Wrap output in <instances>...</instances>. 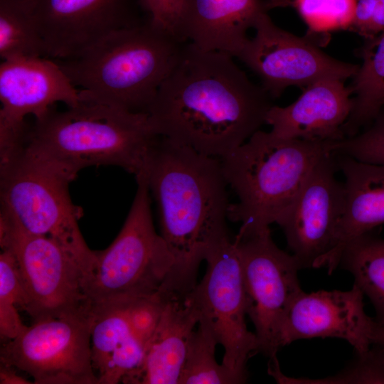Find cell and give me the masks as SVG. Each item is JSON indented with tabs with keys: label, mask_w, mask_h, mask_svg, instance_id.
I'll return each mask as SVG.
<instances>
[{
	"label": "cell",
	"mask_w": 384,
	"mask_h": 384,
	"mask_svg": "<svg viewBox=\"0 0 384 384\" xmlns=\"http://www.w3.org/2000/svg\"><path fill=\"white\" fill-rule=\"evenodd\" d=\"M233 58L186 43L147 112L154 132L222 159L260 130L272 97Z\"/></svg>",
	"instance_id": "cell-1"
},
{
	"label": "cell",
	"mask_w": 384,
	"mask_h": 384,
	"mask_svg": "<svg viewBox=\"0 0 384 384\" xmlns=\"http://www.w3.org/2000/svg\"><path fill=\"white\" fill-rule=\"evenodd\" d=\"M144 175L157 203L160 235L174 258L159 292L184 297L197 284L201 262L229 238L221 160L159 136Z\"/></svg>",
	"instance_id": "cell-2"
},
{
	"label": "cell",
	"mask_w": 384,
	"mask_h": 384,
	"mask_svg": "<svg viewBox=\"0 0 384 384\" xmlns=\"http://www.w3.org/2000/svg\"><path fill=\"white\" fill-rule=\"evenodd\" d=\"M147 113H134L81 100L35 119L23 153L72 181L92 166H119L138 178L145 174L158 138Z\"/></svg>",
	"instance_id": "cell-3"
},
{
	"label": "cell",
	"mask_w": 384,
	"mask_h": 384,
	"mask_svg": "<svg viewBox=\"0 0 384 384\" xmlns=\"http://www.w3.org/2000/svg\"><path fill=\"white\" fill-rule=\"evenodd\" d=\"M186 43L146 18L55 60L79 90L81 100L147 113Z\"/></svg>",
	"instance_id": "cell-4"
},
{
	"label": "cell",
	"mask_w": 384,
	"mask_h": 384,
	"mask_svg": "<svg viewBox=\"0 0 384 384\" xmlns=\"http://www.w3.org/2000/svg\"><path fill=\"white\" fill-rule=\"evenodd\" d=\"M335 142L282 139L258 130L221 160L238 201L228 219L240 223L236 238L269 228L291 204L307 176Z\"/></svg>",
	"instance_id": "cell-5"
},
{
	"label": "cell",
	"mask_w": 384,
	"mask_h": 384,
	"mask_svg": "<svg viewBox=\"0 0 384 384\" xmlns=\"http://www.w3.org/2000/svg\"><path fill=\"white\" fill-rule=\"evenodd\" d=\"M136 180L137 192L122 229L108 247L95 251L92 269L82 281L92 305L151 296L173 267V256L154 229L146 176Z\"/></svg>",
	"instance_id": "cell-6"
},
{
	"label": "cell",
	"mask_w": 384,
	"mask_h": 384,
	"mask_svg": "<svg viewBox=\"0 0 384 384\" xmlns=\"http://www.w3.org/2000/svg\"><path fill=\"white\" fill-rule=\"evenodd\" d=\"M71 181L22 151L0 164V213L28 233L48 236L90 274L95 261L80 232L82 208L70 196Z\"/></svg>",
	"instance_id": "cell-7"
},
{
	"label": "cell",
	"mask_w": 384,
	"mask_h": 384,
	"mask_svg": "<svg viewBox=\"0 0 384 384\" xmlns=\"http://www.w3.org/2000/svg\"><path fill=\"white\" fill-rule=\"evenodd\" d=\"M0 246L14 255L26 294L23 309L33 322L90 316L83 273L55 240L27 233L0 213Z\"/></svg>",
	"instance_id": "cell-8"
},
{
	"label": "cell",
	"mask_w": 384,
	"mask_h": 384,
	"mask_svg": "<svg viewBox=\"0 0 384 384\" xmlns=\"http://www.w3.org/2000/svg\"><path fill=\"white\" fill-rule=\"evenodd\" d=\"M240 261L247 315L255 329L260 352L277 356L279 334L287 309L302 291L292 254L274 242L269 228L234 239Z\"/></svg>",
	"instance_id": "cell-9"
},
{
	"label": "cell",
	"mask_w": 384,
	"mask_h": 384,
	"mask_svg": "<svg viewBox=\"0 0 384 384\" xmlns=\"http://www.w3.org/2000/svg\"><path fill=\"white\" fill-rule=\"evenodd\" d=\"M90 322V315L33 322L1 348V363L27 373L36 384H99Z\"/></svg>",
	"instance_id": "cell-10"
},
{
	"label": "cell",
	"mask_w": 384,
	"mask_h": 384,
	"mask_svg": "<svg viewBox=\"0 0 384 384\" xmlns=\"http://www.w3.org/2000/svg\"><path fill=\"white\" fill-rule=\"evenodd\" d=\"M238 55L261 81L272 97L289 86L304 88L326 79L345 81L353 78L358 65L335 59L323 52L309 37H299L278 27L262 13Z\"/></svg>",
	"instance_id": "cell-11"
},
{
	"label": "cell",
	"mask_w": 384,
	"mask_h": 384,
	"mask_svg": "<svg viewBox=\"0 0 384 384\" xmlns=\"http://www.w3.org/2000/svg\"><path fill=\"white\" fill-rule=\"evenodd\" d=\"M203 278L188 293L224 348L222 363L247 373V362L260 352L255 333L246 325V298L242 268L234 241H223L206 259Z\"/></svg>",
	"instance_id": "cell-12"
},
{
	"label": "cell",
	"mask_w": 384,
	"mask_h": 384,
	"mask_svg": "<svg viewBox=\"0 0 384 384\" xmlns=\"http://www.w3.org/2000/svg\"><path fill=\"white\" fill-rule=\"evenodd\" d=\"M0 154L7 156L24 144L26 116L39 118L58 102L74 107L81 97L55 60L18 57L0 64Z\"/></svg>",
	"instance_id": "cell-13"
},
{
	"label": "cell",
	"mask_w": 384,
	"mask_h": 384,
	"mask_svg": "<svg viewBox=\"0 0 384 384\" xmlns=\"http://www.w3.org/2000/svg\"><path fill=\"white\" fill-rule=\"evenodd\" d=\"M338 171L335 154L324 155L275 223L301 269L321 267L333 247L345 207L344 183L337 178Z\"/></svg>",
	"instance_id": "cell-14"
},
{
	"label": "cell",
	"mask_w": 384,
	"mask_h": 384,
	"mask_svg": "<svg viewBox=\"0 0 384 384\" xmlns=\"http://www.w3.org/2000/svg\"><path fill=\"white\" fill-rule=\"evenodd\" d=\"M47 58L72 57L147 17L139 0H31Z\"/></svg>",
	"instance_id": "cell-15"
},
{
	"label": "cell",
	"mask_w": 384,
	"mask_h": 384,
	"mask_svg": "<svg viewBox=\"0 0 384 384\" xmlns=\"http://www.w3.org/2000/svg\"><path fill=\"white\" fill-rule=\"evenodd\" d=\"M363 297L355 284L346 291L302 290L282 321L280 348L301 339L336 338L349 343L358 354L367 352L372 346L377 322L366 313Z\"/></svg>",
	"instance_id": "cell-16"
},
{
	"label": "cell",
	"mask_w": 384,
	"mask_h": 384,
	"mask_svg": "<svg viewBox=\"0 0 384 384\" xmlns=\"http://www.w3.org/2000/svg\"><path fill=\"white\" fill-rule=\"evenodd\" d=\"M352 91L344 81L326 79L304 88L292 104L272 105L265 123L276 137L306 142H337L345 138L343 125L353 105Z\"/></svg>",
	"instance_id": "cell-17"
},
{
	"label": "cell",
	"mask_w": 384,
	"mask_h": 384,
	"mask_svg": "<svg viewBox=\"0 0 384 384\" xmlns=\"http://www.w3.org/2000/svg\"><path fill=\"white\" fill-rule=\"evenodd\" d=\"M267 10L265 0H183L178 36L202 50L237 58L248 30Z\"/></svg>",
	"instance_id": "cell-18"
},
{
	"label": "cell",
	"mask_w": 384,
	"mask_h": 384,
	"mask_svg": "<svg viewBox=\"0 0 384 384\" xmlns=\"http://www.w3.org/2000/svg\"><path fill=\"white\" fill-rule=\"evenodd\" d=\"M334 154L344 177L345 207L333 247L321 265L329 273L338 267L341 252L349 241L384 225V164Z\"/></svg>",
	"instance_id": "cell-19"
},
{
	"label": "cell",
	"mask_w": 384,
	"mask_h": 384,
	"mask_svg": "<svg viewBox=\"0 0 384 384\" xmlns=\"http://www.w3.org/2000/svg\"><path fill=\"white\" fill-rule=\"evenodd\" d=\"M200 312L188 294L167 298L139 367L124 383L178 384Z\"/></svg>",
	"instance_id": "cell-20"
},
{
	"label": "cell",
	"mask_w": 384,
	"mask_h": 384,
	"mask_svg": "<svg viewBox=\"0 0 384 384\" xmlns=\"http://www.w3.org/2000/svg\"><path fill=\"white\" fill-rule=\"evenodd\" d=\"M130 302L92 306L91 354L99 384L123 382L142 362L146 346L132 331Z\"/></svg>",
	"instance_id": "cell-21"
},
{
	"label": "cell",
	"mask_w": 384,
	"mask_h": 384,
	"mask_svg": "<svg viewBox=\"0 0 384 384\" xmlns=\"http://www.w3.org/2000/svg\"><path fill=\"white\" fill-rule=\"evenodd\" d=\"M358 54L362 63L349 87L353 105L342 127L345 137L359 132L384 107V31L366 39Z\"/></svg>",
	"instance_id": "cell-22"
},
{
	"label": "cell",
	"mask_w": 384,
	"mask_h": 384,
	"mask_svg": "<svg viewBox=\"0 0 384 384\" xmlns=\"http://www.w3.org/2000/svg\"><path fill=\"white\" fill-rule=\"evenodd\" d=\"M375 230L362 234L344 247L340 266L349 272L356 284L371 302L375 321L384 324V238Z\"/></svg>",
	"instance_id": "cell-23"
},
{
	"label": "cell",
	"mask_w": 384,
	"mask_h": 384,
	"mask_svg": "<svg viewBox=\"0 0 384 384\" xmlns=\"http://www.w3.org/2000/svg\"><path fill=\"white\" fill-rule=\"evenodd\" d=\"M0 57H46L31 0H0Z\"/></svg>",
	"instance_id": "cell-24"
},
{
	"label": "cell",
	"mask_w": 384,
	"mask_h": 384,
	"mask_svg": "<svg viewBox=\"0 0 384 384\" xmlns=\"http://www.w3.org/2000/svg\"><path fill=\"white\" fill-rule=\"evenodd\" d=\"M218 344L209 325L200 318L188 343L178 384H239L247 380L248 374L217 362L215 351Z\"/></svg>",
	"instance_id": "cell-25"
},
{
	"label": "cell",
	"mask_w": 384,
	"mask_h": 384,
	"mask_svg": "<svg viewBox=\"0 0 384 384\" xmlns=\"http://www.w3.org/2000/svg\"><path fill=\"white\" fill-rule=\"evenodd\" d=\"M270 374L282 384H384V352L373 345L367 352L356 353V358L339 373L322 378L287 376L279 366Z\"/></svg>",
	"instance_id": "cell-26"
},
{
	"label": "cell",
	"mask_w": 384,
	"mask_h": 384,
	"mask_svg": "<svg viewBox=\"0 0 384 384\" xmlns=\"http://www.w3.org/2000/svg\"><path fill=\"white\" fill-rule=\"evenodd\" d=\"M0 254V335L9 340L27 327L20 318L16 306L22 309L26 294L16 261L12 253L1 249Z\"/></svg>",
	"instance_id": "cell-27"
},
{
	"label": "cell",
	"mask_w": 384,
	"mask_h": 384,
	"mask_svg": "<svg viewBox=\"0 0 384 384\" xmlns=\"http://www.w3.org/2000/svg\"><path fill=\"white\" fill-rule=\"evenodd\" d=\"M356 0H293L309 28V35L349 29Z\"/></svg>",
	"instance_id": "cell-28"
},
{
	"label": "cell",
	"mask_w": 384,
	"mask_h": 384,
	"mask_svg": "<svg viewBox=\"0 0 384 384\" xmlns=\"http://www.w3.org/2000/svg\"><path fill=\"white\" fill-rule=\"evenodd\" d=\"M333 152L363 162L384 164V107L356 134L335 142Z\"/></svg>",
	"instance_id": "cell-29"
},
{
	"label": "cell",
	"mask_w": 384,
	"mask_h": 384,
	"mask_svg": "<svg viewBox=\"0 0 384 384\" xmlns=\"http://www.w3.org/2000/svg\"><path fill=\"white\" fill-rule=\"evenodd\" d=\"M183 1V0H139V4L146 16L154 24L172 33L179 38L177 29Z\"/></svg>",
	"instance_id": "cell-30"
},
{
	"label": "cell",
	"mask_w": 384,
	"mask_h": 384,
	"mask_svg": "<svg viewBox=\"0 0 384 384\" xmlns=\"http://www.w3.org/2000/svg\"><path fill=\"white\" fill-rule=\"evenodd\" d=\"M376 5L377 0H356L353 19L349 30L366 38Z\"/></svg>",
	"instance_id": "cell-31"
},
{
	"label": "cell",
	"mask_w": 384,
	"mask_h": 384,
	"mask_svg": "<svg viewBox=\"0 0 384 384\" xmlns=\"http://www.w3.org/2000/svg\"><path fill=\"white\" fill-rule=\"evenodd\" d=\"M384 31V0H377L375 11L365 39L371 38Z\"/></svg>",
	"instance_id": "cell-32"
},
{
	"label": "cell",
	"mask_w": 384,
	"mask_h": 384,
	"mask_svg": "<svg viewBox=\"0 0 384 384\" xmlns=\"http://www.w3.org/2000/svg\"><path fill=\"white\" fill-rule=\"evenodd\" d=\"M1 384H31V382L16 373L14 367L1 363L0 365Z\"/></svg>",
	"instance_id": "cell-33"
},
{
	"label": "cell",
	"mask_w": 384,
	"mask_h": 384,
	"mask_svg": "<svg viewBox=\"0 0 384 384\" xmlns=\"http://www.w3.org/2000/svg\"><path fill=\"white\" fill-rule=\"evenodd\" d=\"M373 345L378 346L384 352V324L377 322L373 335Z\"/></svg>",
	"instance_id": "cell-34"
},
{
	"label": "cell",
	"mask_w": 384,
	"mask_h": 384,
	"mask_svg": "<svg viewBox=\"0 0 384 384\" xmlns=\"http://www.w3.org/2000/svg\"><path fill=\"white\" fill-rule=\"evenodd\" d=\"M268 9L292 6L293 0H265Z\"/></svg>",
	"instance_id": "cell-35"
}]
</instances>
